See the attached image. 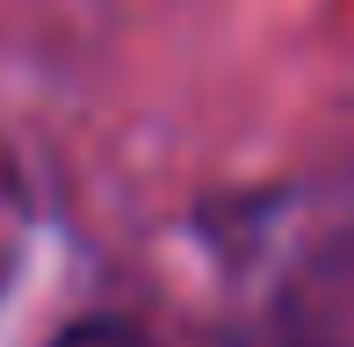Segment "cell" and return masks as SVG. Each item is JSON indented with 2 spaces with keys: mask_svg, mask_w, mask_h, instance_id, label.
<instances>
[{
  "mask_svg": "<svg viewBox=\"0 0 354 347\" xmlns=\"http://www.w3.org/2000/svg\"><path fill=\"white\" fill-rule=\"evenodd\" d=\"M58 347H152V340H145V326L116 319V311H94V319H73Z\"/></svg>",
  "mask_w": 354,
  "mask_h": 347,
  "instance_id": "1",
  "label": "cell"
},
{
  "mask_svg": "<svg viewBox=\"0 0 354 347\" xmlns=\"http://www.w3.org/2000/svg\"><path fill=\"white\" fill-rule=\"evenodd\" d=\"M268 347H326L318 333H282V340H268Z\"/></svg>",
  "mask_w": 354,
  "mask_h": 347,
  "instance_id": "2",
  "label": "cell"
}]
</instances>
